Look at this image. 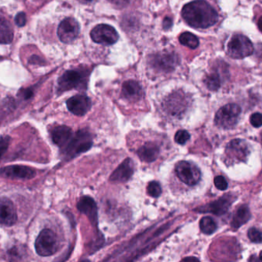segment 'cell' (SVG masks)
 Here are the masks:
<instances>
[{
  "label": "cell",
  "instance_id": "39",
  "mask_svg": "<svg viewBox=\"0 0 262 262\" xmlns=\"http://www.w3.org/2000/svg\"><path fill=\"white\" fill-rule=\"evenodd\" d=\"M260 136H261V140H262V133H261V134H260Z\"/></svg>",
  "mask_w": 262,
  "mask_h": 262
},
{
  "label": "cell",
  "instance_id": "5",
  "mask_svg": "<svg viewBox=\"0 0 262 262\" xmlns=\"http://www.w3.org/2000/svg\"><path fill=\"white\" fill-rule=\"evenodd\" d=\"M242 108L236 104H228L217 112L214 122L219 128L229 129L233 128L238 121Z\"/></svg>",
  "mask_w": 262,
  "mask_h": 262
},
{
  "label": "cell",
  "instance_id": "34",
  "mask_svg": "<svg viewBox=\"0 0 262 262\" xmlns=\"http://www.w3.org/2000/svg\"><path fill=\"white\" fill-rule=\"evenodd\" d=\"M113 6L117 8H124L128 6L129 0H108Z\"/></svg>",
  "mask_w": 262,
  "mask_h": 262
},
{
  "label": "cell",
  "instance_id": "27",
  "mask_svg": "<svg viewBox=\"0 0 262 262\" xmlns=\"http://www.w3.org/2000/svg\"><path fill=\"white\" fill-rule=\"evenodd\" d=\"M147 192L151 197H159L162 194V187H161L160 184L156 181L150 182L147 186Z\"/></svg>",
  "mask_w": 262,
  "mask_h": 262
},
{
  "label": "cell",
  "instance_id": "2",
  "mask_svg": "<svg viewBox=\"0 0 262 262\" xmlns=\"http://www.w3.org/2000/svg\"><path fill=\"white\" fill-rule=\"evenodd\" d=\"M93 136L86 129L79 130L73 135L67 147L62 150L64 156L68 159L76 158L85 152L93 146Z\"/></svg>",
  "mask_w": 262,
  "mask_h": 262
},
{
  "label": "cell",
  "instance_id": "9",
  "mask_svg": "<svg viewBox=\"0 0 262 262\" xmlns=\"http://www.w3.org/2000/svg\"><path fill=\"white\" fill-rule=\"evenodd\" d=\"M179 62V59L177 55L168 52L155 55L150 61V63L155 70L164 73H169L174 70Z\"/></svg>",
  "mask_w": 262,
  "mask_h": 262
},
{
  "label": "cell",
  "instance_id": "4",
  "mask_svg": "<svg viewBox=\"0 0 262 262\" xmlns=\"http://www.w3.org/2000/svg\"><path fill=\"white\" fill-rule=\"evenodd\" d=\"M36 253L42 257L52 256L59 248L57 236L51 229L46 228L39 233L35 242Z\"/></svg>",
  "mask_w": 262,
  "mask_h": 262
},
{
  "label": "cell",
  "instance_id": "28",
  "mask_svg": "<svg viewBox=\"0 0 262 262\" xmlns=\"http://www.w3.org/2000/svg\"><path fill=\"white\" fill-rule=\"evenodd\" d=\"M190 139V134L186 130H179L174 136V141L179 145H185Z\"/></svg>",
  "mask_w": 262,
  "mask_h": 262
},
{
  "label": "cell",
  "instance_id": "8",
  "mask_svg": "<svg viewBox=\"0 0 262 262\" xmlns=\"http://www.w3.org/2000/svg\"><path fill=\"white\" fill-rule=\"evenodd\" d=\"M91 38L96 43L105 46H111L116 43L119 39V34L111 26L99 24L91 31Z\"/></svg>",
  "mask_w": 262,
  "mask_h": 262
},
{
  "label": "cell",
  "instance_id": "22",
  "mask_svg": "<svg viewBox=\"0 0 262 262\" xmlns=\"http://www.w3.org/2000/svg\"><path fill=\"white\" fill-rule=\"evenodd\" d=\"M250 219H251V212L249 208L247 205H242L237 208L233 216L231 223V227L234 229H237L247 223Z\"/></svg>",
  "mask_w": 262,
  "mask_h": 262
},
{
  "label": "cell",
  "instance_id": "7",
  "mask_svg": "<svg viewBox=\"0 0 262 262\" xmlns=\"http://www.w3.org/2000/svg\"><path fill=\"white\" fill-rule=\"evenodd\" d=\"M174 171L177 177L189 186L197 185L201 179L200 169L194 164L187 161L178 162Z\"/></svg>",
  "mask_w": 262,
  "mask_h": 262
},
{
  "label": "cell",
  "instance_id": "20",
  "mask_svg": "<svg viewBox=\"0 0 262 262\" xmlns=\"http://www.w3.org/2000/svg\"><path fill=\"white\" fill-rule=\"evenodd\" d=\"M137 155L141 160L145 162H154L159 156V148L153 142H147L138 149Z\"/></svg>",
  "mask_w": 262,
  "mask_h": 262
},
{
  "label": "cell",
  "instance_id": "23",
  "mask_svg": "<svg viewBox=\"0 0 262 262\" xmlns=\"http://www.w3.org/2000/svg\"><path fill=\"white\" fill-rule=\"evenodd\" d=\"M1 43L2 44H10L13 39V32L11 25L8 21L5 19H1Z\"/></svg>",
  "mask_w": 262,
  "mask_h": 262
},
{
  "label": "cell",
  "instance_id": "21",
  "mask_svg": "<svg viewBox=\"0 0 262 262\" xmlns=\"http://www.w3.org/2000/svg\"><path fill=\"white\" fill-rule=\"evenodd\" d=\"M185 97L183 94L180 93H174L168 96V99L165 100V110H168L169 113H180L181 108H184L185 105Z\"/></svg>",
  "mask_w": 262,
  "mask_h": 262
},
{
  "label": "cell",
  "instance_id": "36",
  "mask_svg": "<svg viewBox=\"0 0 262 262\" xmlns=\"http://www.w3.org/2000/svg\"><path fill=\"white\" fill-rule=\"evenodd\" d=\"M257 26H258L259 30L262 33V16L259 19L258 22H257Z\"/></svg>",
  "mask_w": 262,
  "mask_h": 262
},
{
  "label": "cell",
  "instance_id": "26",
  "mask_svg": "<svg viewBox=\"0 0 262 262\" xmlns=\"http://www.w3.org/2000/svg\"><path fill=\"white\" fill-rule=\"evenodd\" d=\"M200 229L204 234H211L214 233L217 229V223L212 217L207 216V217H202L201 219Z\"/></svg>",
  "mask_w": 262,
  "mask_h": 262
},
{
  "label": "cell",
  "instance_id": "3",
  "mask_svg": "<svg viewBox=\"0 0 262 262\" xmlns=\"http://www.w3.org/2000/svg\"><path fill=\"white\" fill-rule=\"evenodd\" d=\"M89 73L82 70H68L58 80V93L86 88Z\"/></svg>",
  "mask_w": 262,
  "mask_h": 262
},
{
  "label": "cell",
  "instance_id": "13",
  "mask_svg": "<svg viewBox=\"0 0 262 262\" xmlns=\"http://www.w3.org/2000/svg\"><path fill=\"white\" fill-rule=\"evenodd\" d=\"M246 142L242 139H234L226 147V155L229 159L237 162H245L249 155V148Z\"/></svg>",
  "mask_w": 262,
  "mask_h": 262
},
{
  "label": "cell",
  "instance_id": "12",
  "mask_svg": "<svg viewBox=\"0 0 262 262\" xmlns=\"http://www.w3.org/2000/svg\"><path fill=\"white\" fill-rule=\"evenodd\" d=\"M67 105L70 113L75 116H82L91 110L92 102L85 95H76L67 100Z\"/></svg>",
  "mask_w": 262,
  "mask_h": 262
},
{
  "label": "cell",
  "instance_id": "19",
  "mask_svg": "<svg viewBox=\"0 0 262 262\" xmlns=\"http://www.w3.org/2000/svg\"><path fill=\"white\" fill-rule=\"evenodd\" d=\"M122 96L130 102H137L143 96L142 86L139 82L134 80H128L122 85Z\"/></svg>",
  "mask_w": 262,
  "mask_h": 262
},
{
  "label": "cell",
  "instance_id": "18",
  "mask_svg": "<svg viewBox=\"0 0 262 262\" xmlns=\"http://www.w3.org/2000/svg\"><path fill=\"white\" fill-rule=\"evenodd\" d=\"M73 130L66 125H58L52 128L50 132L52 140L58 147L63 149L73 136Z\"/></svg>",
  "mask_w": 262,
  "mask_h": 262
},
{
  "label": "cell",
  "instance_id": "10",
  "mask_svg": "<svg viewBox=\"0 0 262 262\" xmlns=\"http://www.w3.org/2000/svg\"><path fill=\"white\" fill-rule=\"evenodd\" d=\"M79 34V25L73 18H67L62 20L58 27L57 35L61 42L71 43L76 40Z\"/></svg>",
  "mask_w": 262,
  "mask_h": 262
},
{
  "label": "cell",
  "instance_id": "38",
  "mask_svg": "<svg viewBox=\"0 0 262 262\" xmlns=\"http://www.w3.org/2000/svg\"><path fill=\"white\" fill-rule=\"evenodd\" d=\"M259 257H260V260H262V251L260 253V255H259Z\"/></svg>",
  "mask_w": 262,
  "mask_h": 262
},
{
  "label": "cell",
  "instance_id": "24",
  "mask_svg": "<svg viewBox=\"0 0 262 262\" xmlns=\"http://www.w3.org/2000/svg\"><path fill=\"white\" fill-rule=\"evenodd\" d=\"M205 83L208 90L216 91L220 88L222 83L220 75L217 71L212 72L207 75L205 79Z\"/></svg>",
  "mask_w": 262,
  "mask_h": 262
},
{
  "label": "cell",
  "instance_id": "31",
  "mask_svg": "<svg viewBox=\"0 0 262 262\" xmlns=\"http://www.w3.org/2000/svg\"><path fill=\"white\" fill-rule=\"evenodd\" d=\"M250 122L253 126L259 128L262 125V114L259 113H254L250 118Z\"/></svg>",
  "mask_w": 262,
  "mask_h": 262
},
{
  "label": "cell",
  "instance_id": "33",
  "mask_svg": "<svg viewBox=\"0 0 262 262\" xmlns=\"http://www.w3.org/2000/svg\"><path fill=\"white\" fill-rule=\"evenodd\" d=\"M10 144V138L8 136H2L1 138V152H2V157H4V154L7 151V148Z\"/></svg>",
  "mask_w": 262,
  "mask_h": 262
},
{
  "label": "cell",
  "instance_id": "6",
  "mask_svg": "<svg viewBox=\"0 0 262 262\" xmlns=\"http://www.w3.org/2000/svg\"><path fill=\"white\" fill-rule=\"evenodd\" d=\"M254 52L252 42L243 35H235L228 44V54L234 59H244Z\"/></svg>",
  "mask_w": 262,
  "mask_h": 262
},
{
  "label": "cell",
  "instance_id": "15",
  "mask_svg": "<svg viewBox=\"0 0 262 262\" xmlns=\"http://www.w3.org/2000/svg\"><path fill=\"white\" fill-rule=\"evenodd\" d=\"M17 213L13 202L8 198H1V224L5 226H12L17 222Z\"/></svg>",
  "mask_w": 262,
  "mask_h": 262
},
{
  "label": "cell",
  "instance_id": "30",
  "mask_svg": "<svg viewBox=\"0 0 262 262\" xmlns=\"http://www.w3.org/2000/svg\"><path fill=\"white\" fill-rule=\"evenodd\" d=\"M214 185L217 189L221 190V191H224L228 188V182L225 180V178L223 176H219L217 177L214 178Z\"/></svg>",
  "mask_w": 262,
  "mask_h": 262
},
{
  "label": "cell",
  "instance_id": "1",
  "mask_svg": "<svg viewBox=\"0 0 262 262\" xmlns=\"http://www.w3.org/2000/svg\"><path fill=\"white\" fill-rule=\"evenodd\" d=\"M182 16L190 27L196 29L208 28L219 20L216 10L203 0L186 4L182 9Z\"/></svg>",
  "mask_w": 262,
  "mask_h": 262
},
{
  "label": "cell",
  "instance_id": "25",
  "mask_svg": "<svg viewBox=\"0 0 262 262\" xmlns=\"http://www.w3.org/2000/svg\"><path fill=\"white\" fill-rule=\"evenodd\" d=\"M179 42L182 45L188 47L191 50H195L199 45V40L197 36L188 32L182 33L179 36Z\"/></svg>",
  "mask_w": 262,
  "mask_h": 262
},
{
  "label": "cell",
  "instance_id": "32",
  "mask_svg": "<svg viewBox=\"0 0 262 262\" xmlns=\"http://www.w3.org/2000/svg\"><path fill=\"white\" fill-rule=\"evenodd\" d=\"M15 23L19 27H24L27 24V16L24 13H19L15 17Z\"/></svg>",
  "mask_w": 262,
  "mask_h": 262
},
{
  "label": "cell",
  "instance_id": "16",
  "mask_svg": "<svg viewBox=\"0 0 262 262\" xmlns=\"http://www.w3.org/2000/svg\"><path fill=\"white\" fill-rule=\"evenodd\" d=\"M77 208L81 213L85 214L93 226L98 225V208L94 199L90 196H83L77 203Z\"/></svg>",
  "mask_w": 262,
  "mask_h": 262
},
{
  "label": "cell",
  "instance_id": "11",
  "mask_svg": "<svg viewBox=\"0 0 262 262\" xmlns=\"http://www.w3.org/2000/svg\"><path fill=\"white\" fill-rule=\"evenodd\" d=\"M234 200V198L231 194H227V195L223 196L215 202H211V203L207 204L204 206L199 207L197 209H195V211L204 213L211 212L216 214V215H222L228 211Z\"/></svg>",
  "mask_w": 262,
  "mask_h": 262
},
{
  "label": "cell",
  "instance_id": "37",
  "mask_svg": "<svg viewBox=\"0 0 262 262\" xmlns=\"http://www.w3.org/2000/svg\"><path fill=\"white\" fill-rule=\"evenodd\" d=\"M79 1L82 3H90L93 2V0H79Z\"/></svg>",
  "mask_w": 262,
  "mask_h": 262
},
{
  "label": "cell",
  "instance_id": "14",
  "mask_svg": "<svg viewBox=\"0 0 262 262\" xmlns=\"http://www.w3.org/2000/svg\"><path fill=\"white\" fill-rule=\"evenodd\" d=\"M1 174L4 177L10 178V179L28 180L34 178L36 172L33 168L24 166V165H10L2 168Z\"/></svg>",
  "mask_w": 262,
  "mask_h": 262
},
{
  "label": "cell",
  "instance_id": "29",
  "mask_svg": "<svg viewBox=\"0 0 262 262\" xmlns=\"http://www.w3.org/2000/svg\"><path fill=\"white\" fill-rule=\"evenodd\" d=\"M248 236L250 240L254 243H261L262 231H259L257 228H251L248 230Z\"/></svg>",
  "mask_w": 262,
  "mask_h": 262
},
{
  "label": "cell",
  "instance_id": "35",
  "mask_svg": "<svg viewBox=\"0 0 262 262\" xmlns=\"http://www.w3.org/2000/svg\"><path fill=\"white\" fill-rule=\"evenodd\" d=\"M171 26H172V20H171V18L166 17L163 21V28L164 30H168L171 28Z\"/></svg>",
  "mask_w": 262,
  "mask_h": 262
},
{
  "label": "cell",
  "instance_id": "17",
  "mask_svg": "<svg viewBox=\"0 0 262 262\" xmlns=\"http://www.w3.org/2000/svg\"><path fill=\"white\" fill-rule=\"evenodd\" d=\"M134 162L129 158L125 159L112 173L110 180L113 182H126L134 174Z\"/></svg>",
  "mask_w": 262,
  "mask_h": 262
}]
</instances>
